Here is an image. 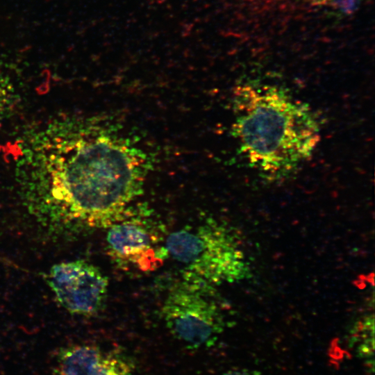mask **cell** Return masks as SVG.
<instances>
[{
  "label": "cell",
  "instance_id": "obj_5",
  "mask_svg": "<svg viewBox=\"0 0 375 375\" xmlns=\"http://www.w3.org/2000/svg\"><path fill=\"white\" fill-rule=\"evenodd\" d=\"M47 282L59 303L72 314L92 316L105 306L108 277L87 261L54 265L47 274Z\"/></svg>",
  "mask_w": 375,
  "mask_h": 375
},
{
  "label": "cell",
  "instance_id": "obj_10",
  "mask_svg": "<svg viewBox=\"0 0 375 375\" xmlns=\"http://www.w3.org/2000/svg\"><path fill=\"white\" fill-rule=\"evenodd\" d=\"M12 85L0 67V101H12Z\"/></svg>",
  "mask_w": 375,
  "mask_h": 375
},
{
  "label": "cell",
  "instance_id": "obj_8",
  "mask_svg": "<svg viewBox=\"0 0 375 375\" xmlns=\"http://www.w3.org/2000/svg\"><path fill=\"white\" fill-rule=\"evenodd\" d=\"M349 344L359 358L365 360L374 369V317L369 315L357 322L350 333Z\"/></svg>",
  "mask_w": 375,
  "mask_h": 375
},
{
  "label": "cell",
  "instance_id": "obj_6",
  "mask_svg": "<svg viewBox=\"0 0 375 375\" xmlns=\"http://www.w3.org/2000/svg\"><path fill=\"white\" fill-rule=\"evenodd\" d=\"M132 214L108 228L106 246L108 254L119 267H134L141 271L157 268L168 256L160 233L151 220Z\"/></svg>",
  "mask_w": 375,
  "mask_h": 375
},
{
  "label": "cell",
  "instance_id": "obj_7",
  "mask_svg": "<svg viewBox=\"0 0 375 375\" xmlns=\"http://www.w3.org/2000/svg\"><path fill=\"white\" fill-rule=\"evenodd\" d=\"M56 362L58 375H134L135 372L133 362L122 352L92 344L60 349Z\"/></svg>",
  "mask_w": 375,
  "mask_h": 375
},
{
  "label": "cell",
  "instance_id": "obj_12",
  "mask_svg": "<svg viewBox=\"0 0 375 375\" xmlns=\"http://www.w3.org/2000/svg\"><path fill=\"white\" fill-rule=\"evenodd\" d=\"M8 108H9L8 106L0 104V124L3 119V117H4Z\"/></svg>",
  "mask_w": 375,
  "mask_h": 375
},
{
  "label": "cell",
  "instance_id": "obj_1",
  "mask_svg": "<svg viewBox=\"0 0 375 375\" xmlns=\"http://www.w3.org/2000/svg\"><path fill=\"white\" fill-rule=\"evenodd\" d=\"M151 167L146 151L102 118L65 115L20 141L16 174L45 221L108 228L133 214Z\"/></svg>",
  "mask_w": 375,
  "mask_h": 375
},
{
  "label": "cell",
  "instance_id": "obj_4",
  "mask_svg": "<svg viewBox=\"0 0 375 375\" xmlns=\"http://www.w3.org/2000/svg\"><path fill=\"white\" fill-rule=\"evenodd\" d=\"M214 285L185 272L170 289L162 317L170 333L188 348L210 347L225 328L223 306Z\"/></svg>",
  "mask_w": 375,
  "mask_h": 375
},
{
  "label": "cell",
  "instance_id": "obj_3",
  "mask_svg": "<svg viewBox=\"0 0 375 375\" xmlns=\"http://www.w3.org/2000/svg\"><path fill=\"white\" fill-rule=\"evenodd\" d=\"M168 256L185 272L217 285L247 278L250 267L236 236L224 224L208 219L168 235Z\"/></svg>",
  "mask_w": 375,
  "mask_h": 375
},
{
  "label": "cell",
  "instance_id": "obj_11",
  "mask_svg": "<svg viewBox=\"0 0 375 375\" xmlns=\"http://www.w3.org/2000/svg\"><path fill=\"white\" fill-rule=\"evenodd\" d=\"M222 375H259L257 372H253L247 369L229 370Z\"/></svg>",
  "mask_w": 375,
  "mask_h": 375
},
{
  "label": "cell",
  "instance_id": "obj_9",
  "mask_svg": "<svg viewBox=\"0 0 375 375\" xmlns=\"http://www.w3.org/2000/svg\"><path fill=\"white\" fill-rule=\"evenodd\" d=\"M365 0H310L312 6L328 8L338 17H348L356 12Z\"/></svg>",
  "mask_w": 375,
  "mask_h": 375
},
{
  "label": "cell",
  "instance_id": "obj_2",
  "mask_svg": "<svg viewBox=\"0 0 375 375\" xmlns=\"http://www.w3.org/2000/svg\"><path fill=\"white\" fill-rule=\"evenodd\" d=\"M233 134L249 164L270 179L290 174L320 140L312 109L285 89L245 83L233 94Z\"/></svg>",
  "mask_w": 375,
  "mask_h": 375
}]
</instances>
